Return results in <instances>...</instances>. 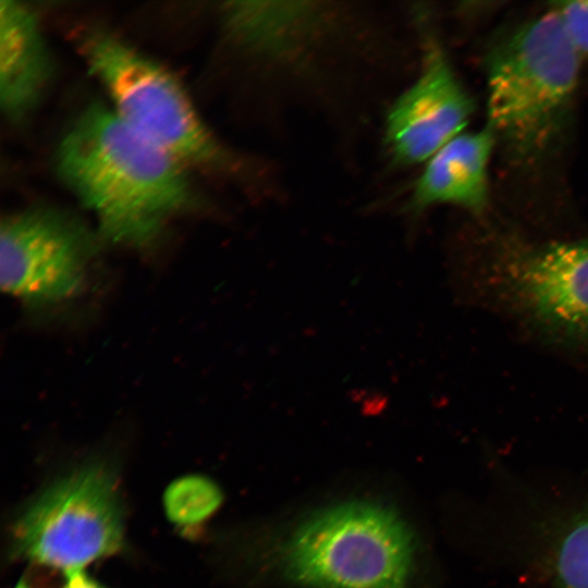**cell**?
Masks as SVG:
<instances>
[{"label":"cell","instance_id":"1","mask_svg":"<svg viewBox=\"0 0 588 588\" xmlns=\"http://www.w3.org/2000/svg\"><path fill=\"white\" fill-rule=\"evenodd\" d=\"M57 170L112 244L147 247L196 204L185 166L98 102L64 134Z\"/></svg>","mask_w":588,"mask_h":588},{"label":"cell","instance_id":"2","mask_svg":"<svg viewBox=\"0 0 588 588\" xmlns=\"http://www.w3.org/2000/svg\"><path fill=\"white\" fill-rule=\"evenodd\" d=\"M220 17L226 40L253 62L271 91L320 98L340 72L379 56L378 26L357 3L229 1Z\"/></svg>","mask_w":588,"mask_h":588},{"label":"cell","instance_id":"3","mask_svg":"<svg viewBox=\"0 0 588 588\" xmlns=\"http://www.w3.org/2000/svg\"><path fill=\"white\" fill-rule=\"evenodd\" d=\"M580 60L554 8L516 26L489 49L487 125L512 161L531 166L558 145Z\"/></svg>","mask_w":588,"mask_h":588},{"label":"cell","instance_id":"4","mask_svg":"<svg viewBox=\"0 0 588 588\" xmlns=\"http://www.w3.org/2000/svg\"><path fill=\"white\" fill-rule=\"evenodd\" d=\"M277 560L282 576L305 588H408L416 543L391 507L350 501L302 522L280 544Z\"/></svg>","mask_w":588,"mask_h":588},{"label":"cell","instance_id":"5","mask_svg":"<svg viewBox=\"0 0 588 588\" xmlns=\"http://www.w3.org/2000/svg\"><path fill=\"white\" fill-rule=\"evenodd\" d=\"M90 72L127 125L184 166L224 175L257 177L258 166L223 145L201 120L179 79L166 68L105 32L81 45Z\"/></svg>","mask_w":588,"mask_h":588},{"label":"cell","instance_id":"6","mask_svg":"<svg viewBox=\"0 0 588 588\" xmlns=\"http://www.w3.org/2000/svg\"><path fill=\"white\" fill-rule=\"evenodd\" d=\"M123 532L115 471L96 457L52 481L26 505L13 527L12 549L40 566L82 569L117 552Z\"/></svg>","mask_w":588,"mask_h":588},{"label":"cell","instance_id":"7","mask_svg":"<svg viewBox=\"0 0 588 588\" xmlns=\"http://www.w3.org/2000/svg\"><path fill=\"white\" fill-rule=\"evenodd\" d=\"M480 279L499 304L544 334L588 345V240L503 243Z\"/></svg>","mask_w":588,"mask_h":588},{"label":"cell","instance_id":"8","mask_svg":"<svg viewBox=\"0 0 588 588\" xmlns=\"http://www.w3.org/2000/svg\"><path fill=\"white\" fill-rule=\"evenodd\" d=\"M95 253L94 235L66 212L11 213L0 225L1 287L30 308L60 305L82 293Z\"/></svg>","mask_w":588,"mask_h":588},{"label":"cell","instance_id":"9","mask_svg":"<svg viewBox=\"0 0 588 588\" xmlns=\"http://www.w3.org/2000/svg\"><path fill=\"white\" fill-rule=\"evenodd\" d=\"M420 61L417 75L392 97L383 114L382 144L393 167L426 163L464 132L475 102L421 10H414Z\"/></svg>","mask_w":588,"mask_h":588},{"label":"cell","instance_id":"10","mask_svg":"<svg viewBox=\"0 0 588 588\" xmlns=\"http://www.w3.org/2000/svg\"><path fill=\"white\" fill-rule=\"evenodd\" d=\"M495 134L486 124L463 132L438 150L414 181L405 209L419 215L438 205H453L474 215L482 213L489 201V161Z\"/></svg>","mask_w":588,"mask_h":588},{"label":"cell","instance_id":"11","mask_svg":"<svg viewBox=\"0 0 588 588\" xmlns=\"http://www.w3.org/2000/svg\"><path fill=\"white\" fill-rule=\"evenodd\" d=\"M52 74V60L32 9L0 1V105L19 121L38 105Z\"/></svg>","mask_w":588,"mask_h":588},{"label":"cell","instance_id":"12","mask_svg":"<svg viewBox=\"0 0 588 588\" xmlns=\"http://www.w3.org/2000/svg\"><path fill=\"white\" fill-rule=\"evenodd\" d=\"M166 514L179 526H193L207 519L222 502V493L209 478L199 475L174 480L166 490Z\"/></svg>","mask_w":588,"mask_h":588},{"label":"cell","instance_id":"13","mask_svg":"<svg viewBox=\"0 0 588 588\" xmlns=\"http://www.w3.org/2000/svg\"><path fill=\"white\" fill-rule=\"evenodd\" d=\"M554 571L559 588H588V512L574 517L561 535Z\"/></svg>","mask_w":588,"mask_h":588},{"label":"cell","instance_id":"14","mask_svg":"<svg viewBox=\"0 0 588 588\" xmlns=\"http://www.w3.org/2000/svg\"><path fill=\"white\" fill-rule=\"evenodd\" d=\"M563 29L580 58H588V0L555 3Z\"/></svg>","mask_w":588,"mask_h":588},{"label":"cell","instance_id":"15","mask_svg":"<svg viewBox=\"0 0 588 588\" xmlns=\"http://www.w3.org/2000/svg\"><path fill=\"white\" fill-rule=\"evenodd\" d=\"M61 572V583L54 585L52 588H106L85 574L83 569H68ZM14 588H40V586H35L28 578H23Z\"/></svg>","mask_w":588,"mask_h":588}]
</instances>
